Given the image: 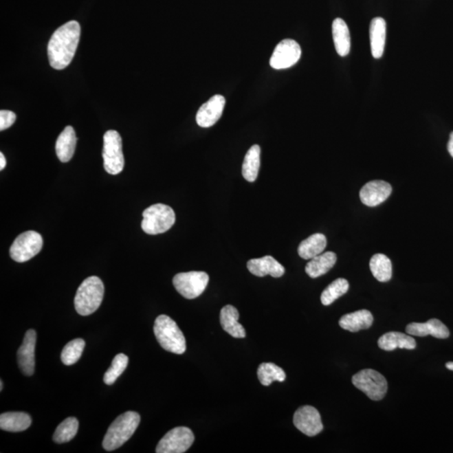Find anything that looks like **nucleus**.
<instances>
[{
	"label": "nucleus",
	"mask_w": 453,
	"mask_h": 453,
	"mask_svg": "<svg viewBox=\"0 0 453 453\" xmlns=\"http://www.w3.org/2000/svg\"><path fill=\"white\" fill-rule=\"evenodd\" d=\"M378 345L384 351H393L397 349L412 350L417 348V342L409 335L390 332L379 338Z\"/></svg>",
	"instance_id": "nucleus-21"
},
{
	"label": "nucleus",
	"mask_w": 453,
	"mask_h": 453,
	"mask_svg": "<svg viewBox=\"0 0 453 453\" xmlns=\"http://www.w3.org/2000/svg\"><path fill=\"white\" fill-rule=\"evenodd\" d=\"M6 159L3 153H0V170H3L5 168Z\"/></svg>",
	"instance_id": "nucleus-36"
},
{
	"label": "nucleus",
	"mask_w": 453,
	"mask_h": 453,
	"mask_svg": "<svg viewBox=\"0 0 453 453\" xmlns=\"http://www.w3.org/2000/svg\"><path fill=\"white\" fill-rule=\"evenodd\" d=\"M43 239L35 231H27L19 235L10 247V257L19 263L26 262L40 253Z\"/></svg>",
	"instance_id": "nucleus-9"
},
{
	"label": "nucleus",
	"mask_w": 453,
	"mask_h": 453,
	"mask_svg": "<svg viewBox=\"0 0 453 453\" xmlns=\"http://www.w3.org/2000/svg\"><path fill=\"white\" fill-rule=\"evenodd\" d=\"M293 422L296 428L308 437H315L322 432L321 415L311 406L300 407L296 411Z\"/></svg>",
	"instance_id": "nucleus-12"
},
{
	"label": "nucleus",
	"mask_w": 453,
	"mask_h": 453,
	"mask_svg": "<svg viewBox=\"0 0 453 453\" xmlns=\"http://www.w3.org/2000/svg\"><path fill=\"white\" fill-rule=\"evenodd\" d=\"M195 437L188 428L180 426L170 430L159 441L155 452L157 453H184L191 448Z\"/></svg>",
	"instance_id": "nucleus-10"
},
{
	"label": "nucleus",
	"mask_w": 453,
	"mask_h": 453,
	"mask_svg": "<svg viewBox=\"0 0 453 453\" xmlns=\"http://www.w3.org/2000/svg\"><path fill=\"white\" fill-rule=\"evenodd\" d=\"M349 289V284L347 280L344 278H338L333 283H331L324 291L322 293L321 302L324 306H329L335 300L341 298L346 294Z\"/></svg>",
	"instance_id": "nucleus-31"
},
{
	"label": "nucleus",
	"mask_w": 453,
	"mask_h": 453,
	"mask_svg": "<svg viewBox=\"0 0 453 453\" xmlns=\"http://www.w3.org/2000/svg\"><path fill=\"white\" fill-rule=\"evenodd\" d=\"M373 276L380 283H387L392 277V264L386 254H376L369 263Z\"/></svg>",
	"instance_id": "nucleus-28"
},
{
	"label": "nucleus",
	"mask_w": 453,
	"mask_h": 453,
	"mask_svg": "<svg viewBox=\"0 0 453 453\" xmlns=\"http://www.w3.org/2000/svg\"><path fill=\"white\" fill-rule=\"evenodd\" d=\"M81 35L78 21H71L60 26L53 34L48 44L49 62L56 70H63L74 59Z\"/></svg>",
	"instance_id": "nucleus-1"
},
{
	"label": "nucleus",
	"mask_w": 453,
	"mask_h": 453,
	"mask_svg": "<svg viewBox=\"0 0 453 453\" xmlns=\"http://www.w3.org/2000/svg\"><path fill=\"white\" fill-rule=\"evenodd\" d=\"M85 345V341L82 338H77V340L68 342L65 346L62 355H60L63 363L65 365H72L77 363L82 356Z\"/></svg>",
	"instance_id": "nucleus-32"
},
{
	"label": "nucleus",
	"mask_w": 453,
	"mask_h": 453,
	"mask_svg": "<svg viewBox=\"0 0 453 453\" xmlns=\"http://www.w3.org/2000/svg\"><path fill=\"white\" fill-rule=\"evenodd\" d=\"M129 364V357L124 353L117 354L112 362L111 366L106 371L104 382L108 386H111L117 379L123 374Z\"/></svg>",
	"instance_id": "nucleus-33"
},
{
	"label": "nucleus",
	"mask_w": 453,
	"mask_h": 453,
	"mask_svg": "<svg viewBox=\"0 0 453 453\" xmlns=\"http://www.w3.org/2000/svg\"><path fill=\"white\" fill-rule=\"evenodd\" d=\"M406 331L411 336L426 337L432 335V337L440 340L448 338L450 335L447 326L439 319H431L425 323H410L407 325Z\"/></svg>",
	"instance_id": "nucleus-16"
},
{
	"label": "nucleus",
	"mask_w": 453,
	"mask_h": 453,
	"mask_svg": "<svg viewBox=\"0 0 453 453\" xmlns=\"http://www.w3.org/2000/svg\"><path fill=\"white\" fill-rule=\"evenodd\" d=\"M392 186L384 181H371L360 190V197L362 203L368 207H377L386 201L390 196Z\"/></svg>",
	"instance_id": "nucleus-15"
},
{
	"label": "nucleus",
	"mask_w": 453,
	"mask_h": 453,
	"mask_svg": "<svg viewBox=\"0 0 453 453\" xmlns=\"http://www.w3.org/2000/svg\"><path fill=\"white\" fill-rule=\"evenodd\" d=\"M15 120H16V115L14 113L9 111V110H1L0 111V131H3L12 126Z\"/></svg>",
	"instance_id": "nucleus-34"
},
{
	"label": "nucleus",
	"mask_w": 453,
	"mask_h": 453,
	"mask_svg": "<svg viewBox=\"0 0 453 453\" xmlns=\"http://www.w3.org/2000/svg\"><path fill=\"white\" fill-rule=\"evenodd\" d=\"M258 379L263 386H269L274 382H283L287 375L283 368L273 363H263L258 368Z\"/></svg>",
	"instance_id": "nucleus-29"
},
{
	"label": "nucleus",
	"mask_w": 453,
	"mask_h": 453,
	"mask_svg": "<svg viewBox=\"0 0 453 453\" xmlns=\"http://www.w3.org/2000/svg\"><path fill=\"white\" fill-rule=\"evenodd\" d=\"M32 417L25 412H6L0 416V428L3 431L19 432L25 431L32 425Z\"/></svg>",
	"instance_id": "nucleus-24"
},
{
	"label": "nucleus",
	"mask_w": 453,
	"mask_h": 453,
	"mask_svg": "<svg viewBox=\"0 0 453 453\" xmlns=\"http://www.w3.org/2000/svg\"><path fill=\"white\" fill-rule=\"evenodd\" d=\"M226 101L222 95H215L201 105L197 111L196 120L200 127L209 128L213 126L222 116Z\"/></svg>",
	"instance_id": "nucleus-14"
},
{
	"label": "nucleus",
	"mask_w": 453,
	"mask_h": 453,
	"mask_svg": "<svg viewBox=\"0 0 453 453\" xmlns=\"http://www.w3.org/2000/svg\"><path fill=\"white\" fill-rule=\"evenodd\" d=\"M79 422L77 418L68 417L56 429L53 441L56 443H66L74 439L78 432Z\"/></svg>",
	"instance_id": "nucleus-30"
},
{
	"label": "nucleus",
	"mask_w": 453,
	"mask_h": 453,
	"mask_svg": "<svg viewBox=\"0 0 453 453\" xmlns=\"http://www.w3.org/2000/svg\"><path fill=\"white\" fill-rule=\"evenodd\" d=\"M104 169L109 174L118 175L124 170V156L122 148L121 136L115 131H109L104 135Z\"/></svg>",
	"instance_id": "nucleus-7"
},
{
	"label": "nucleus",
	"mask_w": 453,
	"mask_h": 453,
	"mask_svg": "<svg viewBox=\"0 0 453 453\" xmlns=\"http://www.w3.org/2000/svg\"><path fill=\"white\" fill-rule=\"evenodd\" d=\"M104 285L100 278H87L80 285L76 294L75 309L81 316L93 314L100 308L104 299Z\"/></svg>",
	"instance_id": "nucleus-3"
},
{
	"label": "nucleus",
	"mask_w": 453,
	"mask_h": 453,
	"mask_svg": "<svg viewBox=\"0 0 453 453\" xmlns=\"http://www.w3.org/2000/svg\"><path fill=\"white\" fill-rule=\"evenodd\" d=\"M154 333L159 345L166 351L176 354H184L186 352L184 334L176 322L168 316L161 315L155 319Z\"/></svg>",
	"instance_id": "nucleus-4"
},
{
	"label": "nucleus",
	"mask_w": 453,
	"mask_h": 453,
	"mask_svg": "<svg viewBox=\"0 0 453 453\" xmlns=\"http://www.w3.org/2000/svg\"><path fill=\"white\" fill-rule=\"evenodd\" d=\"M261 167V147L258 144L251 146L247 152L242 166L243 178L250 182H254L258 177Z\"/></svg>",
	"instance_id": "nucleus-27"
},
{
	"label": "nucleus",
	"mask_w": 453,
	"mask_h": 453,
	"mask_svg": "<svg viewBox=\"0 0 453 453\" xmlns=\"http://www.w3.org/2000/svg\"><path fill=\"white\" fill-rule=\"evenodd\" d=\"M36 344V331L30 329L26 332L23 344L17 352L19 367L26 376H32L35 372Z\"/></svg>",
	"instance_id": "nucleus-13"
},
{
	"label": "nucleus",
	"mask_w": 453,
	"mask_h": 453,
	"mask_svg": "<svg viewBox=\"0 0 453 453\" xmlns=\"http://www.w3.org/2000/svg\"><path fill=\"white\" fill-rule=\"evenodd\" d=\"M373 322H374V318L371 311L360 310L342 316L340 320V325L342 329L357 333L359 331L369 329L372 326Z\"/></svg>",
	"instance_id": "nucleus-18"
},
{
	"label": "nucleus",
	"mask_w": 453,
	"mask_h": 453,
	"mask_svg": "<svg viewBox=\"0 0 453 453\" xmlns=\"http://www.w3.org/2000/svg\"><path fill=\"white\" fill-rule=\"evenodd\" d=\"M448 150L449 154H450L452 155V157L453 158V132L450 135V139H449V142L448 144Z\"/></svg>",
	"instance_id": "nucleus-35"
},
{
	"label": "nucleus",
	"mask_w": 453,
	"mask_h": 453,
	"mask_svg": "<svg viewBox=\"0 0 453 453\" xmlns=\"http://www.w3.org/2000/svg\"><path fill=\"white\" fill-rule=\"evenodd\" d=\"M209 276L203 272L179 273L173 278L176 290L186 299L199 298L208 287Z\"/></svg>",
	"instance_id": "nucleus-8"
},
{
	"label": "nucleus",
	"mask_w": 453,
	"mask_h": 453,
	"mask_svg": "<svg viewBox=\"0 0 453 453\" xmlns=\"http://www.w3.org/2000/svg\"><path fill=\"white\" fill-rule=\"evenodd\" d=\"M239 313L237 309L231 305L223 307L220 312V322L223 329L235 338L246 337L245 329L239 322Z\"/></svg>",
	"instance_id": "nucleus-19"
},
{
	"label": "nucleus",
	"mask_w": 453,
	"mask_h": 453,
	"mask_svg": "<svg viewBox=\"0 0 453 453\" xmlns=\"http://www.w3.org/2000/svg\"><path fill=\"white\" fill-rule=\"evenodd\" d=\"M3 383L1 380V382H0V391L3 390Z\"/></svg>",
	"instance_id": "nucleus-38"
},
{
	"label": "nucleus",
	"mask_w": 453,
	"mask_h": 453,
	"mask_svg": "<svg viewBox=\"0 0 453 453\" xmlns=\"http://www.w3.org/2000/svg\"><path fill=\"white\" fill-rule=\"evenodd\" d=\"M247 267L251 274L258 277L269 275L272 277L279 278L285 274L284 266L269 255L249 261L247 263Z\"/></svg>",
	"instance_id": "nucleus-17"
},
{
	"label": "nucleus",
	"mask_w": 453,
	"mask_h": 453,
	"mask_svg": "<svg viewBox=\"0 0 453 453\" xmlns=\"http://www.w3.org/2000/svg\"><path fill=\"white\" fill-rule=\"evenodd\" d=\"M142 228L144 233L156 235L166 233L176 222V214L169 206L157 203L143 212Z\"/></svg>",
	"instance_id": "nucleus-5"
},
{
	"label": "nucleus",
	"mask_w": 453,
	"mask_h": 453,
	"mask_svg": "<svg viewBox=\"0 0 453 453\" xmlns=\"http://www.w3.org/2000/svg\"><path fill=\"white\" fill-rule=\"evenodd\" d=\"M333 36L338 54L346 56L349 54L351 41L347 24L340 18L335 19L333 23Z\"/></svg>",
	"instance_id": "nucleus-25"
},
{
	"label": "nucleus",
	"mask_w": 453,
	"mask_h": 453,
	"mask_svg": "<svg viewBox=\"0 0 453 453\" xmlns=\"http://www.w3.org/2000/svg\"><path fill=\"white\" fill-rule=\"evenodd\" d=\"M327 238L324 234H315L305 239L300 243L298 254L304 260H311L312 258L321 254L327 247Z\"/></svg>",
	"instance_id": "nucleus-26"
},
{
	"label": "nucleus",
	"mask_w": 453,
	"mask_h": 453,
	"mask_svg": "<svg viewBox=\"0 0 453 453\" xmlns=\"http://www.w3.org/2000/svg\"><path fill=\"white\" fill-rule=\"evenodd\" d=\"M140 422V415L135 411H127L120 415L110 425L102 441V447L110 452L123 446L134 435Z\"/></svg>",
	"instance_id": "nucleus-2"
},
{
	"label": "nucleus",
	"mask_w": 453,
	"mask_h": 453,
	"mask_svg": "<svg viewBox=\"0 0 453 453\" xmlns=\"http://www.w3.org/2000/svg\"><path fill=\"white\" fill-rule=\"evenodd\" d=\"M371 52L375 58L382 57L386 47V22L382 17H376L371 21Z\"/></svg>",
	"instance_id": "nucleus-20"
},
{
	"label": "nucleus",
	"mask_w": 453,
	"mask_h": 453,
	"mask_svg": "<svg viewBox=\"0 0 453 453\" xmlns=\"http://www.w3.org/2000/svg\"><path fill=\"white\" fill-rule=\"evenodd\" d=\"M337 262V255L333 252L322 253L307 263L306 272L311 278L325 275Z\"/></svg>",
	"instance_id": "nucleus-23"
},
{
	"label": "nucleus",
	"mask_w": 453,
	"mask_h": 453,
	"mask_svg": "<svg viewBox=\"0 0 453 453\" xmlns=\"http://www.w3.org/2000/svg\"><path fill=\"white\" fill-rule=\"evenodd\" d=\"M352 382L372 401H380L387 393L386 379L375 369L366 368L357 373L353 376Z\"/></svg>",
	"instance_id": "nucleus-6"
},
{
	"label": "nucleus",
	"mask_w": 453,
	"mask_h": 453,
	"mask_svg": "<svg viewBox=\"0 0 453 453\" xmlns=\"http://www.w3.org/2000/svg\"><path fill=\"white\" fill-rule=\"evenodd\" d=\"M446 367L449 371H453V362H448V363L446 364Z\"/></svg>",
	"instance_id": "nucleus-37"
},
{
	"label": "nucleus",
	"mask_w": 453,
	"mask_h": 453,
	"mask_svg": "<svg viewBox=\"0 0 453 453\" xmlns=\"http://www.w3.org/2000/svg\"><path fill=\"white\" fill-rule=\"evenodd\" d=\"M76 144H77V137L74 129L67 126L60 133L56 143V155L60 162L66 163L71 161L74 155Z\"/></svg>",
	"instance_id": "nucleus-22"
},
{
	"label": "nucleus",
	"mask_w": 453,
	"mask_h": 453,
	"mask_svg": "<svg viewBox=\"0 0 453 453\" xmlns=\"http://www.w3.org/2000/svg\"><path fill=\"white\" fill-rule=\"evenodd\" d=\"M302 56V49L296 41L287 39L280 41L276 45L272 57H270V67L274 69H287L298 63Z\"/></svg>",
	"instance_id": "nucleus-11"
}]
</instances>
